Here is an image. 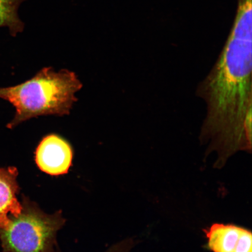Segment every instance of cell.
Returning <instances> with one entry per match:
<instances>
[{"instance_id":"6da1fadb","label":"cell","mask_w":252,"mask_h":252,"mask_svg":"<svg viewBox=\"0 0 252 252\" xmlns=\"http://www.w3.org/2000/svg\"><path fill=\"white\" fill-rule=\"evenodd\" d=\"M252 0H237L234 24L218 59L198 84L206 105L199 140L222 166L239 151H252Z\"/></svg>"},{"instance_id":"7a4b0ae2","label":"cell","mask_w":252,"mask_h":252,"mask_svg":"<svg viewBox=\"0 0 252 252\" xmlns=\"http://www.w3.org/2000/svg\"><path fill=\"white\" fill-rule=\"evenodd\" d=\"M82 87L83 84L74 72L56 71L52 67H45L23 83L0 88V98L15 109L14 117L7 127L13 129L28 120L41 116L70 114L77 100L75 94Z\"/></svg>"},{"instance_id":"3957f363","label":"cell","mask_w":252,"mask_h":252,"mask_svg":"<svg viewBox=\"0 0 252 252\" xmlns=\"http://www.w3.org/2000/svg\"><path fill=\"white\" fill-rule=\"evenodd\" d=\"M21 202V213L0 229L2 252H55L57 233L65 222L62 211L46 214L24 195Z\"/></svg>"},{"instance_id":"277c9868","label":"cell","mask_w":252,"mask_h":252,"mask_svg":"<svg viewBox=\"0 0 252 252\" xmlns=\"http://www.w3.org/2000/svg\"><path fill=\"white\" fill-rule=\"evenodd\" d=\"M74 151L68 142L58 134L44 137L35 151V162L43 172L53 176L65 174L73 159Z\"/></svg>"},{"instance_id":"5b68a950","label":"cell","mask_w":252,"mask_h":252,"mask_svg":"<svg viewBox=\"0 0 252 252\" xmlns=\"http://www.w3.org/2000/svg\"><path fill=\"white\" fill-rule=\"evenodd\" d=\"M204 232L207 247L213 252H252V232L247 229L216 223Z\"/></svg>"},{"instance_id":"8992f818","label":"cell","mask_w":252,"mask_h":252,"mask_svg":"<svg viewBox=\"0 0 252 252\" xmlns=\"http://www.w3.org/2000/svg\"><path fill=\"white\" fill-rule=\"evenodd\" d=\"M18 176L15 167H0V229L5 228L11 217L18 216L23 209L18 198L20 191Z\"/></svg>"},{"instance_id":"52a82bcc","label":"cell","mask_w":252,"mask_h":252,"mask_svg":"<svg viewBox=\"0 0 252 252\" xmlns=\"http://www.w3.org/2000/svg\"><path fill=\"white\" fill-rule=\"evenodd\" d=\"M27 0H0V28H7L9 33L15 37L23 32L25 24L19 16L20 6Z\"/></svg>"},{"instance_id":"ba28073f","label":"cell","mask_w":252,"mask_h":252,"mask_svg":"<svg viewBox=\"0 0 252 252\" xmlns=\"http://www.w3.org/2000/svg\"><path fill=\"white\" fill-rule=\"evenodd\" d=\"M133 245V241L131 239H127L113 246L106 252H130Z\"/></svg>"}]
</instances>
